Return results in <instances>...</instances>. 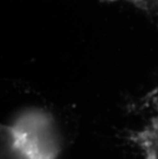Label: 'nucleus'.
I'll return each instance as SVG.
<instances>
[{
    "label": "nucleus",
    "mask_w": 158,
    "mask_h": 159,
    "mask_svg": "<svg viewBox=\"0 0 158 159\" xmlns=\"http://www.w3.org/2000/svg\"><path fill=\"white\" fill-rule=\"evenodd\" d=\"M53 149L28 128L13 122L2 127L1 159H53Z\"/></svg>",
    "instance_id": "obj_1"
},
{
    "label": "nucleus",
    "mask_w": 158,
    "mask_h": 159,
    "mask_svg": "<svg viewBox=\"0 0 158 159\" xmlns=\"http://www.w3.org/2000/svg\"><path fill=\"white\" fill-rule=\"evenodd\" d=\"M138 142L147 159H158V116L152 118L138 134Z\"/></svg>",
    "instance_id": "obj_2"
}]
</instances>
